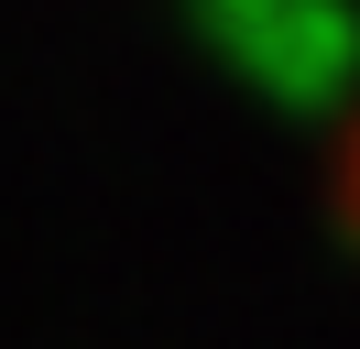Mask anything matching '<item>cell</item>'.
I'll return each instance as SVG.
<instances>
[{
  "instance_id": "1",
  "label": "cell",
  "mask_w": 360,
  "mask_h": 349,
  "mask_svg": "<svg viewBox=\"0 0 360 349\" xmlns=\"http://www.w3.org/2000/svg\"><path fill=\"white\" fill-rule=\"evenodd\" d=\"M349 229H360V131H349Z\"/></svg>"
}]
</instances>
